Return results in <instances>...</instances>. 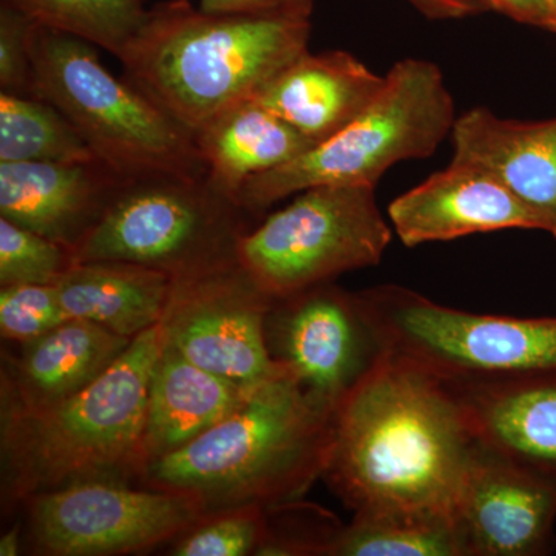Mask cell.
Returning <instances> with one entry per match:
<instances>
[{"mask_svg":"<svg viewBox=\"0 0 556 556\" xmlns=\"http://www.w3.org/2000/svg\"><path fill=\"white\" fill-rule=\"evenodd\" d=\"M479 447L444 380L388 354L336 409L325 481L353 511L452 515Z\"/></svg>","mask_w":556,"mask_h":556,"instance_id":"6da1fadb","label":"cell"},{"mask_svg":"<svg viewBox=\"0 0 556 556\" xmlns=\"http://www.w3.org/2000/svg\"><path fill=\"white\" fill-rule=\"evenodd\" d=\"M309 35V17L207 13L164 0L118 61L124 78L197 135L308 51Z\"/></svg>","mask_w":556,"mask_h":556,"instance_id":"7a4b0ae2","label":"cell"},{"mask_svg":"<svg viewBox=\"0 0 556 556\" xmlns=\"http://www.w3.org/2000/svg\"><path fill=\"white\" fill-rule=\"evenodd\" d=\"M332 419L334 412L288 372L142 475L155 489L195 497L206 514L283 507L324 477Z\"/></svg>","mask_w":556,"mask_h":556,"instance_id":"3957f363","label":"cell"},{"mask_svg":"<svg viewBox=\"0 0 556 556\" xmlns=\"http://www.w3.org/2000/svg\"><path fill=\"white\" fill-rule=\"evenodd\" d=\"M164 350L161 324L146 329L91 386L47 407L2 412L7 489L14 497L141 473L153 372Z\"/></svg>","mask_w":556,"mask_h":556,"instance_id":"277c9868","label":"cell"},{"mask_svg":"<svg viewBox=\"0 0 556 556\" xmlns=\"http://www.w3.org/2000/svg\"><path fill=\"white\" fill-rule=\"evenodd\" d=\"M30 56L31 97L60 110L97 159L124 177L208 175L195 135L130 80L112 75L93 43L35 22Z\"/></svg>","mask_w":556,"mask_h":556,"instance_id":"5b68a950","label":"cell"},{"mask_svg":"<svg viewBox=\"0 0 556 556\" xmlns=\"http://www.w3.org/2000/svg\"><path fill=\"white\" fill-rule=\"evenodd\" d=\"M456 118L442 70L426 60L399 61L388 70L376 100L353 123L299 159L249 178L237 203L249 214H262L316 186L376 188L394 164L433 155Z\"/></svg>","mask_w":556,"mask_h":556,"instance_id":"8992f818","label":"cell"},{"mask_svg":"<svg viewBox=\"0 0 556 556\" xmlns=\"http://www.w3.org/2000/svg\"><path fill=\"white\" fill-rule=\"evenodd\" d=\"M388 354L445 382L556 371V317L468 313L397 285L361 291Z\"/></svg>","mask_w":556,"mask_h":556,"instance_id":"52a82bcc","label":"cell"},{"mask_svg":"<svg viewBox=\"0 0 556 556\" xmlns=\"http://www.w3.org/2000/svg\"><path fill=\"white\" fill-rule=\"evenodd\" d=\"M244 214L208 175L127 178L73 257L75 263H134L177 276L236 254L237 241L248 232Z\"/></svg>","mask_w":556,"mask_h":556,"instance_id":"ba28073f","label":"cell"},{"mask_svg":"<svg viewBox=\"0 0 556 556\" xmlns=\"http://www.w3.org/2000/svg\"><path fill=\"white\" fill-rule=\"evenodd\" d=\"M367 185L316 186L237 241L236 257L273 300L378 266L393 228Z\"/></svg>","mask_w":556,"mask_h":556,"instance_id":"9c48e42d","label":"cell"},{"mask_svg":"<svg viewBox=\"0 0 556 556\" xmlns=\"http://www.w3.org/2000/svg\"><path fill=\"white\" fill-rule=\"evenodd\" d=\"M269 298L236 254L174 276L161 318L164 345L199 367L248 387L288 375L270 354Z\"/></svg>","mask_w":556,"mask_h":556,"instance_id":"30bf717a","label":"cell"},{"mask_svg":"<svg viewBox=\"0 0 556 556\" xmlns=\"http://www.w3.org/2000/svg\"><path fill=\"white\" fill-rule=\"evenodd\" d=\"M30 530L40 554L104 556L159 546L203 518L193 496L89 481L31 497Z\"/></svg>","mask_w":556,"mask_h":556,"instance_id":"8fae6325","label":"cell"},{"mask_svg":"<svg viewBox=\"0 0 556 556\" xmlns=\"http://www.w3.org/2000/svg\"><path fill=\"white\" fill-rule=\"evenodd\" d=\"M266 331L274 358L334 413L388 356L361 292L331 281L277 300Z\"/></svg>","mask_w":556,"mask_h":556,"instance_id":"7c38bea8","label":"cell"},{"mask_svg":"<svg viewBox=\"0 0 556 556\" xmlns=\"http://www.w3.org/2000/svg\"><path fill=\"white\" fill-rule=\"evenodd\" d=\"M453 518L466 556H543L554 552L556 479L479 442Z\"/></svg>","mask_w":556,"mask_h":556,"instance_id":"4fadbf2b","label":"cell"},{"mask_svg":"<svg viewBox=\"0 0 556 556\" xmlns=\"http://www.w3.org/2000/svg\"><path fill=\"white\" fill-rule=\"evenodd\" d=\"M388 219L408 248L495 230L546 232L543 219L496 178L452 161L447 169L430 175L391 201Z\"/></svg>","mask_w":556,"mask_h":556,"instance_id":"5bb4252c","label":"cell"},{"mask_svg":"<svg viewBox=\"0 0 556 556\" xmlns=\"http://www.w3.org/2000/svg\"><path fill=\"white\" fill-rule=\"evenodd\" d=\"M126 179L101 160L0 163V217L73 251Z\"/></svg>","mask_w":556,"mask_h":556,"instance_id":"9a60e30c","label":"cell"},{"mask_svg":"<svg viewBox=\"0 0 556 556\" xmlns=\"http://www.w3.org/2000/svg\"><path fill=\"white\" fill-rule=\"evenodd\" d=\"M450 138L452 163L492 175L532 208L556 239V116L504 119L492 110L475 108L457 116Z\"/></svg>","mask_w":556,"mask_h":556,"instance_id":"2e32d148","label":"cell"},{"mask_svg":"<svg viewBox=\"0 0 556 556\" xmlns=\"http://www.w3.org/2000/svg\"><path fill=\"white\" fill-rule=\"evenodd\" d=\"M376 75L348 51L300 54L252 98L314 144L327 141L364 112L383 89Z\"/></svg>","mask_w":556,"mask_h":556,"instance_id":"e0dca14e","label":"cell"},{"mask_svg":"<svg viewBox=\"0 0 556 556\" xmlns=\"http://www.w3.org/2000/svg\"><path fill=\"white\" fill-rule=\"evenodd\" d=\"M447 383L482 445L556 479V371Z\"/></svg>","mask_w":556,"mask_h":556,"instance_id":"ac0fdd59","label":"cell"},{"mask_svg":"<svg viewBox=\"0 0 556 556\" xmlns=\"http://www.w3.org/2000/svg\"><path fill=\"white\" fill-rule=\"evenodd\" d=\"M130 338L68 318L42 338L24 343L3 375L2 412L47 407L91 386L130 346Z\"/></svg>","mask_w":556,"mask_h":556,"instance_id":"d6986e66","label":"cell"},{"mask_svg":"<svg viewBox=\"0 0 556 556\" xmlns=\"http://www.w3.org/2000/svg\"><path fill=\"white\" fill-rule=\"evenodd\" d=\"M257 387L214 375L164 345L150 386L141 473L232 415Z\"/></svg>","mask_w":556,"mask_h":556,"instance_id":"ffe728a7","label":"cell"},{"mask_svg":"<svg viewBox=\"0 0 556 556\" xmlns=\"http://www.w3.org/2000/svg\"><path fill=\"white\" fill-rule=\"evenodd\" d=\"M174 276L126 262L75 263L54 283L70 318L137 338L164 316Z\"/></svg>","mask_w":556,"mask_h":556,"instance_id":"44dd1931","label":"cell"},{"mask_svg":"<svg viewBox=\"0 0 556 556\" xmlns=\"http://www.w3.org/2000/svg\"><path fill=\"white\" fill-rule=\"evenodd\" d=\"M195 141L208 179L236 203L249 178L277 169L316 146L254 100L208 123Z\"/></svg>","mask_w":556,"mask_h":556,"instance_id":"7402d4cb","label":"cell"},{"mask_svg":"<svg viewBox=\"0 0 556 556\" xmlns=\"http://www.w3.org/2000/svg\"><path fill=\"white\" fill-rule=\"evenodd\" d=\"M332 556H466L455 518L412 508L354 511L329 547Z\"/></svg>","mask_w":556,"mask_h":556,"instance_id":"603a6c76","label":"cell"},{"mask_svg":"<svg viewBox=\"0 0 556 556\" xmlns=\"http://www.w3.org/2000/svg\"><path fill=\"white\" fill-rule=\"evenodd\" d=\"M100 160L50 102L0 91V163H75Z\"/></svg>","mask_w":556,"mask_h":556,"instance_id":"cb8c5ba5","label":"cell"},{"mask_svg":"<svg viewBox=\"0 0 556 556\" xmlns=\"http://www.w3.org/2000/svg\"><path fill=\"white\" fill-rule=\"evenodd\" d=\"M36 24L93 43L119 60L149 17L146 0H0Z\"/></svg>","mask_w":556,"mask_h":556,"instance_id":"d4e9b609","label":"cell"},{"mask_svg":"<svg viewBox=\"0 0 556 556\" xmlns=\"http://www.w3.org/2000/svg\"><path fill=\"white\" fill-rule=\"evenodd\" d=\"M73 265L65 244L0 217V287L54 285Z\"/></svg>","mask_w":556,"mask_h":556,"instance_id":"484cf974","label":"cell"},{"mask_svg":"<svg viewBox=\"0 0 556 556\" xmlns=\"http://www.w3.org/2000/svg\"><path fill=\"white\" fill-rule=\"evenodd\" d=\"M265 508L244 507L219 511L189 533L175 547L177 556H243L257 554L268 540Z\"/></svg>","mask_w":556,"mask_h":556,"instance_id":"4316f807","label":"cell"},{"mask_svg":"<svg viewBox=\"0 0 556 556\" xmlns=\"http://www.w3.org/2000/svg\"><path fill=\"white\" fill-rule=\"evenodd\" d=\"M68 318L54 285H13L0 289L3 339L33 342Z\"/></svg>","mask_w":556,"mask_h":556,"instance_id":"83f0119b","label":"cell"},{"mask_svg":"<svg viewBox=\"0 0 556 556\" xmlns=\"http://www.w3.org/2000/svg\"><path fill=\"white\" fill-rule=\"evenodd\" d=\"M35 21L0 2V91L30 94V35Z\"/></svg>","mask_w":556,"mask_h":556,"instance_id":"f1b7e54d","label":"cell"},{"mask_svg":"<svg viewBox=\"0 0 556 556\" xmlns=\"http://www.w3.org/2000/svg\"><path fill=\"white\" fill-rule=\"evenodd\" d=\"M207 13L311 17L314 0H200Z\"/></svg>","mask_w":556,"mask_h":556,"instance_id":"f546056e","label":"cell"},{"mask_svg":"<svg viewBox=\"0 0 556 556\" xmlns=\"http://www.w3.org/2000/svg\"><path fill=\"white\" fill-rule=\"evenodd\" d=\"M492 10L530 27L552 31L554 16L548 0H486Z\"/></svg>","mask_w":556,"mask_h":556,"instance_id":"4dcf8cb0","label":"cell"},{"mask_svg":"<svg viewBox=\"0 0 556 556\" xmlns=\"http://www.w3.org/2000/svg\"><path fill=\"white\" fill-rule=\"evenodd\" d=\"M417 9L428 17L460 20L492 10L486 0H417Z\"/></svg>","mask_w":556,"mask_h":556,"instance_id":"1f68e13d","label":"cell"},{"mask_svg":"<svg viewBox=\"0 0 556 556\" xmlns=\"http://www.w3.org/2000/svg\"><path fill=\"white\" fill-rule=\"evenodd\" d=\"M21 527L16 526L7 532L0 540V556H14L20 554Z\"/></svg>","mask_w":556,"mask_h":556,"instance_id":"d6a6232c","label":"cell"},{"mask_svg":"<svg viewBox=\"0 0 556 556\" xmlns=\"http://www.w3.org/2000/svg\"><path fill=\"white\" fill-rule=\"evenodd\" d=\"M552 7V16H554V27H552V33H556V0H548Z\"/></svg>","mask_w":556,"mask_h":556,"instance_id":"836d02e7","label":"cell"},{"mask_svg":"<svg viewBox=\"0 0 556 556\" xmlns=\"http://www.w3.org/2000/svg\"><path fill=\"white\" fill-rule=\"evenodd\" d=\"M409 2H412L413 5H415V7L417 5V0H409Z\"/></svg>","mask_w":556,"mask_h":556,"instance_id":"e575fe53","label":"cell"}]
</instances>
